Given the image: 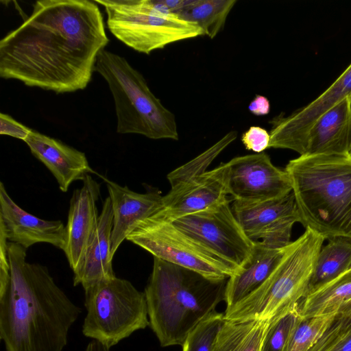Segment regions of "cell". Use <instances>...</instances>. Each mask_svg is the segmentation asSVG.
Here are the masks:
<instances>
[{"instance_id": "1", "label": "cell", "mask_w": 351, "mask_h": 351, "mask_svg": "<svg viewBox=\"0 0 351 351\" xmlns=\"http://www.w3.org/2000/svg\"><path fill=\"white\" fill-rule=\"evenodd\" d=\"M108 43L95 1H37L0 40V77L57 94L83 90Z\"/></svg>"}, {"instance_id": "2", "label": "cell", "mask_w": 351, "mask_h": 351, "mask_svg": "<svg viewBox=\"0 0 351 351\" xmlns=\"http://www.w3.org/2000/svg\"><path fill=\"white\" fill-rule=\"evenodd\" d=\"M10 273L0 278V339L5 351H63L81 308L48 268L8 241Z\"/></svg>"}, {"instance_id": "3", "label": "cell", "mask_w": 351, "mask_h": 351, "mask_svg": "<svg viewBox=\"0 0 351 351\" xmlns=\"http://www.w3.org/2000/svg\"><path fill=\"white\" fill-rule=\"evenodd\" d=\"M227 279H209L154 257L144 293L149 326L162 347L182 346L196 326L216 311L225 299Z\"/></svg>"}, {"instance_id": "4", "label": "cell", "mask_w": 351, "mask_h": 351, "mask_svg": "<svg viewBox=\"0 0 351 351\" xmlns=\"http://www.w3.org/2000/svg\"><path fill=\"white\" fill-rule=\"evenodd\" d=\"M285 171L300 223L325 239L351 242V156L301 155Z\"/></svg>"}, {"instance_id": "5", "label": "cell", "mask_w": 351, "mask_h": 351, "mask_svg": "<svg viewBox=\"0 0 351 351\" xmlns=\"http://www.w3.org/2000/svg\"><path fill=\"white\" fill-rule=\"evenodd\" d=\"M325 239L310 229L285 249L267 280L254 291L226 308L225 319H269L278 317L306 297L317 256Z\"/></svg>"}, {"instance_id": "6", "label": "cell", "mask_w": 351, "mask_h": 351, "mask_svg": "<svg viewBox=\"0 0 351 351\" xmlns=\"http://www.w3.org/2000/svg\"><path fill=\"white\" fill-rule=\"evenodd\" d=\"M95 71L105 79L112 93L118 133L178 140L174 114L164 106L143 75L125 58L104 49L97 57Z\"/></svg>"}, {"instance_id": "7", "label": "cell", "mask_w": 351, "mask_h": 351, "mask_svg": "<svg viewBox=\"0 0 351 351\" xmlns=\"http://www.w3.org/2000/svg\"><path fill=\"white\" fill-rule=\"evenodd\" d=\"M104 7L111 34L145 54L204 35L196 24L171 12L161 0H95Z\"/></svg>"}, {"instance_id": "8", "label": "cell", "mask_w": 351, "mask_h": 351, "mask_svg": "<svg viewBox=\"0 0 351 351\" xmlns=\"http://www.w3.org/2000/svg\"><path fill=\"white\" fill-rule=\"evenodd\" d=\"M84 290L83 335L111 348L149 325L144 292L114 276Z\"/></svg>"}, {"instance_id": "9", "label": "cell", "mask_w": 351, "mask_h": 351, "mask_svg": "<svg viewBox=\"0 0 351 351\" xmlns=\"http://www.w3.org/2000/svg\"><path fill=\"white\" fill-rule=\"evenodd\" d=\"M126 240L154 257L195 271L212 280H225L234 271L221 259L175 226L153 215L143 221Z\"/></svg>"}, {"instance_id": "10", "label": "cell", "mask_w": 351, "mask_h": 351, "mask_svg": "<svg viewBox=\"0 0 351 351\" xmlns=\"http://www.w3.org/2000/svg\"><path fill=\"white\" fill-rule=\"evenodd\" d=\"M171 223L224 262L234 274L249 258L254 246L240 226L227 198Z\"/></svg>"}, {"instance_id": "11", "label": "cell", "mask_w": 351, "mask_h": 351, "mask_svg": "<svg viewBox=\"0 0 351 351\" xmlns=\"http://www.w3.org/2000/svg\"><path fill=\"white\" fill-rule=\"evenodd\" d=\"M233 214L245 235L271 248H284L291 241L295 223L300 222L293 192L260 202L234 201Z\"/></svg>"}, {"instance_id": "12", "label": "cell", "mask_w": 351, "mask_h": 351, "mask_svg": "<svg viewBox=\"0 0 351 351\" xmlns=\"http://www.w3.org/2000/svg\"><path fill=\"white\" fill-rule=\"evenodd\" d=\"M227 163L228 195L234 201L260 202L292 191L287 172L276 167L265 152L237 156Z\"/></svg>"}, {"instance_id": "13", "label": "cell", "mask_w": 351, "mask_h": 351, "mask_svg": "<svg viewBox=\"0 0 351 351\" xmlns=\"http://www.w3.org/2000/svg\"><path fill=\"white\" fill-rule=\"evenodd\" d=\"M351 96V63L319 97L288 116L276 115L269 121V148L287 149L301 155L306 150L308 131L315 121L341 101Z\"/></svg>"}, {"instance_id": "14", "label": "cell", "mask_w": 351, "mask_h": 351, "mask_svg": "<svg viewBox=\"0 0 351 351\" xmlns=\"http://www.w3.org/2000/svg\"><path fill=\"white\" fill-rule=\"evenodd\" d=\"M228 163L171 187L162 197L161 208L154 217L172 222L181 217L205 210L226 199L228 195Z\"/></svg>"}, {"instance_id": "15", "label": "cell", "mask_w": 351, "mask_h": 351, "mask_svg": "<svg viewBox=\"0 0 351 351\" xmlns=\"http://www.w3.org/2000/svg\"><path fill=\"white\" fill-rule=\"evenodd\" d=\"M82 182L80 188L74 190L70 199L62 248L73 276L77 275L82 268L99 215L97 202L100 195V184L89 174L85 176Z\"/></svg>"}, {"instance_id": "16", "label": "cell", "mask_w": 351, "mask_h": 351, "mask_svg": "<svg viewBox=\"0 0 351 351\" xmlns=\"http://www.w3.org/2000/svg\"><path fill=\"white\" fill-rule=\"evenodd\" d=\"M64 223L60 220H45L21 208L0 182V228L9 242L27 250L46 243L62 250L64 239Z\"/></svg>"}, {"instance_id": "17", "label": "cell", "mask_w": 351, "mask_h": 351, "mask_svg": "<svg viewBox=\"0 0 351 351\" xmlns=\"http://www.w3.org/2000/svg\"><path fill=\"white\" fill-rule=\"evenodd\" d=\"M105 180L113 215L111 234L113 257L123 241L136 227L161 208L163 196L156 189L141 193L130 190L128 186Z\"/></svg>"}, {"instance_id": "18", "label": "cell", "mask_w": 351, "mask_h": 351, "mask_svg": "<svg viewBox=\"0 0 351 351\" xmlns=\"http://www.w3.org/2000/svg\"><path fill=\"white\" fill-rule=\"evenodd\" d=\"M24 142L34 157L51 173L64 193L73 182L82 180L94 172L84 152L60 141L32 130Z\"/></svg>"}, {"instance_id": "19", "label": "cell", "mask_w": 351, "mask_h": 351, "mask_svg": "<svg viewBox=\"0 0 351 351\" xmlns=\"http://www.w3.org/2000/svg\"><path fill=\"white\" fill-rule=\"evenodd\" d=\"M351 96L321 115L310 128L306 154H349Z\"/></svg>"}, {"instance_id": "20", "label": "cell", "mask_w": 351, "mask_h": 351, "mask_svg": "<svg viewBox=\"0 0 351 351\" xmlns=\"http://www.w3.org/2000/svg\"><path fill=\"white\" fill-rule=\"evenodd\" d=\"M113 215L111 202L107 197L99 215L98 223L86 250L79 273L73 276V285L84 289L103 280L116 276L112 268L111 234Z\"/></svg>"}, {"instance_id": "21", "label": "cell", "mask_w": 351, "mask_h": 351, "mask_svg": "<svg viewBox=\"0 0 351 351\" xmlns=\"http://www.w3.org/2000/svg\"><path fill=\"white\" fill-rule=\"evenodd\" d=\"M285 247L271 248L254 242L249 258L228 278L224 299L226 308L247 297L267 280L280 261Z\"/></svg>"}, {"instance_id": "22", "label": "cell", "mask_w": 351, "mask_h": 351, "mask_svg": "<svg viewBox=\"0 0 351 351\" xmlns=\"http://www.w3.org/2000/svg\"><path fill=\"white\" fill-rule=\"evenodd\" d=\"M271 321L225 319L213 351H261Z\"/></svg>"}, {"instance_id": "23", "label": "cell", "mask_w": 351, "mask_h": 351, "mask_svg": "<svg viewBox=\"0 0 351 351\" xmlns=\"http://www.w3.org/2000/svg\"><path fill=\"white\" fill-rule=\"evenodd\" d=\"M236 0H181L174 14L198 25L210 38L221 31Z\"/></svg>"}, {"instance_id": "24", "label": "cell", "mask_w": 351, "mask_h": 351, "mask_svg": "<svg viewBox=\"0 0 351 351\" xmlns=\"http://www.w3.org/2000/svg\"><path fill=\"white\" fill-rule=\"evenodd\" d=\"M351 301V269L307 295L300 304L302 318L336 313Z\"/></svg>"}, {"instance_id": "25", "label": "cell", "mask_w": 351, "mask_h": 351, "mask_svg": "<svg viewBox=\"0 0 351 351\" xmlns=\"http://www.w3.org/2000/svg\"><path fill=\"white\" fill-rule=\"evenodd\" d=\"M329 241L317 256L307 295L351 269V242L340 239Z\"/></svg>"}, {"instance_id": "26", "label": "cell", "mask_w": 351, "mask_h": 351, "mask_svg": "<svg viewBox=\"0 0 351 351\" xmlns=\"http://www.w3.org/2000/svg\"><path fill=\"white\" fill-rule=\"evenodd\" d=\"M237 137L236 131H230L195 158L178 167L167 175L171 188L206 172L212 162Z\"/></svg>"}, {"instance_id": "27", "label": "cell", "mask_w": 351, "mask_h": 351, "mask_svg": "<svg viewBox=\"0 0 351 351\" xmlns=\"http://www.w3.org/2000/svg\"><path fill=\"white\" fill-rule=\"evenodd\" d=\"M300 303L270 322L261 351H288L292 335L302 319Z\"/></svg>"}, {"instance_id": "28", "label": "cell", "mask_w": 351, "mask_h": 351, "mask_svg": "<svg viewBox=\"0 0 351 351\" xmlns=\"http://www.w3.org/2000/svg\"><path fill=\"white\" fill-rule=\"evenodd\" d=\"M336 313L302 318L292 335L288 351H309L325 332Z\"/></svg>"}, {"instance_id": "29", "label": "cell", "mask_w": 351, "mask_h": 351, "mask_svg": "<svg viewBox=\"0 0 351 351\" xmlns=\"http://www.w3.org/2000/svg\"><path fill=\"white\" fill-rule=\"evenodd\" d=\"M224 320V314L216 311L205 318L189 334L182 351H213Z\"/></svg>"}, {"instance_id": "30", "label": "cell", "mask_w": 351, "mask_h": 351, "mask_svg": "<svg viewBox=\"0 0 351 351\" xmlns=\"http://www.w3.org/2000/svg\"><path fill=\"white\" fill-rule=\"evenodd\" d=\"M351 334V301L337 312L325 332L309 351H328L341 339Z\"/></svg>"}, {"instance_id": "31", "label": "cell", "mask_w": 351, "mask_h": 351, "mask_svg": "<svg viewBox=\"0 0 351 351\" xmlns=\"http://www.w3.org/2000/svg\"><path fill=\"white\" fill-rule=\"evenodd\" d=\"M270 134L259 126H251L241 136V141L247 150L256 154L264 152L269 148Z\"/></svg>"}, {"instance_id": "32", "label": "cell", "mask_w": 351, "mask_h": 351, "mask_svg": "<svg viewBox=\"0 0 351 351\" xmlns=\"http://www.w3.org/2000/svg\"><path fill=\"white\" fill-rule=\"evenodd\" d=\"M32 129L13 119L11 116L0 113V134L25 141Z\"/></svg>"}, {"instance_id": "33", "label": "cell", "mask_w": 351, "mask_h": 351, "mask_svg": "<svg viewBox=\"0 0 351 351\" xmlns=\"http://www.w3.org/2000/svg\"><path fill=\"white\" fill-rule=\"evenodd\" d=\"M249 111L255 116H265L270 112V103L263 95H256L248 105Z\"/></svg>"}, {"instance_id": "34", "label": "cell", "mask_w": 351, "mask_h": 351, "mask_svg": "<svg viewBox=\"0 0 351 351\" xmlns=\"http://www.w3.org/2000/svg\"><path fill=\"white\" fill-rule=\"evenodd\" d=\"M328 351H351V334L337 342Z\"/></svg>"}, {"instance_id": "35", "label": "cell", "mask_w": 351, "mask_h": 351, "mask_svg": "<svg viewBox=\"0 0 351 351\" xmlns=\"http://www.w3.org/2000/svg\"><path fill=\"white\" fill-rule=\"evenodd\" d=\"M110 348L95 340H91L86 346L84 351H110Z\"/></svg>"}, {"instance_id": "36", "label": "cell", "mask_w": 351, "mask_h": 351, "mask_svg": "<svg viewBox=\"0 0 351 351\" xmlns=\"http://www.w3.org/2000/svg\"><path fill=\"white\" fill-rule=\"evenodd\" d=\"M349 155L351 156V145H350V149H349V152H348Z\"/></svg>"}]
</instances>
